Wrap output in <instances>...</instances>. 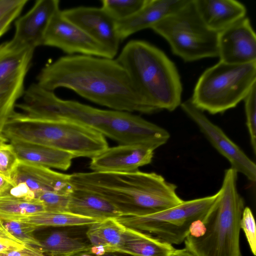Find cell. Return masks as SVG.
Listing matches in <instances>:
<instances>
[{
	"label": "cell",
	"instance_id": "23",
	"mask_svg": "<svg viewBox=\"0 0 256 256\" xmlns=\"http://www.w3.org/2000/svg\"><path fill=\"white\" fill-rule=\"evenodd\" d=\"M89 226L86 234L91 246H102L106 252H118L123 242L126 226L116 218H106Z\"/></svg>",
	"mask_w": 256,
	"mask_h": 256
},
{
	"label": "cell",
	"instance_id": "24",
	"mask_svg": "<svg viewBox=\"0 0 256 256\" xmlns=\"http://www.w3.org/2000/svg\"><path fill=\"white\" fill-rule=\"evenodd\" d=\"M40 241V248L47 256H74L81 252L88 253L91 247L90 244L63 230L53 231Z\"/></svg>",
	"mask_w": 256,
	"mask_h": 256
},
{
	"label": "cell",
	"instance_id": "36",
	"mask_svg": "<svg viewBox=\"0 0 256 256\" xmlns=\"http://www.w3.org/2000/svg\"><path fill=\"white\" fill-rule=\"evenodd\" d=\"M21 242L10 240L0 239V254L14 250H20L24 247Z\"/></svg>",
	"mask_w": 256,
	"mask_h": 256
},
{
	"label": "cell",
	"instance_id": "34",
	"mask_svg": "<svg viewBox=\"0 0 256 256\" xmlns=\"http://www.w3.org/2000/svg\"><path fill=\"white\" fill-rule=\"evenodd\" d=\"M28 0H0V20L14 10L24 7Z\"/></svg>",
	"mask_w": 256,
	"mask_h": 256
},
{
	"label": "cell",
	"instance_id": "18",
	"mask_svg": "<svg viewBox=\"0 0 256 256\" xmlns=\"http://www.w3.org/2000/svg\"><path fill=\"white\" fill-rule=\"evenodd\" d=\"M11 183L25 184L36 196L44 192H70L73 190L70 182V174L20 160L12 175Z\"/></svg>",
	"mask_w": 256,
	"mask_h": 256
},
{
	"label": "cell",
	"instance_id": "5",
	"mask_svg": "<svg viewBox=\"0 0 256 256\" xmlns=\"http://www.w3.org/2000/svg\"><path fill=\"white\" fill-rule=\"evenodd\" d=\"M2 135L18 140L54 148L74 158H92L108 148L104 136L83 124L70 120H33L15 112L6 124Z\"/></svg>",
	"mask_w": 256,
	"mask_h": 256
},
{
	"label": "cell",
	"instance_id": "14",
	"mask_svg": "<svg viewBox=\"0 0 256 256\" xmlns=\"http://www.w3.org/2000/svg\"><path fill=\"white\" fill-rule=\"evenodd\" d=\"M220 61L230 64L256 62V36L250 19L237 21L218 33Z\"/></svg>",
	"mask_w": 256,
	"mask_h": 256
},
{
	"label": "cell",
	"instance_id": "6",
	"mask_svg": "<svg viewBox=\"0 0 256 256\" xmlns=\"http://www.w3.org/2000/svg\"><path fill=\"white\" fill-rule=\"evenodd\" d=\"M256 84V62L230 64L219 61L200 76L192 98L193 104L212 114L235 108Z\"/></svg>",
	"mask_w": 256,
	"mask_h": 256
},
{
	"label": "cell",
	"instance_id": "32",
	"mask_svg": "<svg viewBox=\"0 0 256 256\" xmlns=\"http://www.w3.org/2000/svg\"><path fill=\"white\" fill-rule=\"evenodd\" d=\"M252 252L256 255V226L254 214L249 207H244L240 222Z\"/></svg>",
	"mask_w": 256,
	"mask_h": 256
},
{
	"label": "cell",
	"instance_id": "9",
	"mask_svg": "<svg viewBox=\"0 0 256 256\" xmlns=\"http://www.w3.org/2000/svg\"><path fill=\"white\" fill-rule=\"evenodd\" d=\"M34 50L11 40L0 44V135L24 94V80Z\"/></svg>",
	"mask_w": 256,
	"mask_h": 256
},
{
	"label": "cell",
	"instance_id": "39",
	"mask_svg": "<svg viewBox=\"0 0 256 256\" xmlns=\"http://www.w3.org/2000/svg\"><path fill=\"white\" fill-rule=\"evenodd\" d=\"M106 253V248L102 246H91L88 254L94 256H102Z\"/></svg>",
	"mask_w": 256,
	"mask_h": 256
},
{
	"label": "cell",
	"instance_id": "27",
	"mask_svg": "<svg viewBox=\"0 0 256 256\" xmlns=\"http://www.w3.org/2000/svg\"><path fill=\"white\" fill-rule=\"evenodd\" d=\"M148 0H103L102 8L116 22L128 18L137 13Z\"/></svg>",
	"mask_w": 256,
	"mask_h": 256
},
{
	"label": "cell",
	"instance_id": "2",
	"mask_svg": "<svg viewBox=\"0 0 256 256\" xmlns=\"http://www.w3.org/2000/svg\"><path fill=\"white\" fill-rule=\"evenodd\" d=\"M73 188L94 192L114 204L122 216L153 214L183 202L176 184L160 174L128 172H76L70 174Z\"/></svg>",
	"mask_w": 256,
	"mask_h": 256
},
{
	"label": "cell",
	"instance_id": "37",
	"mask_svg": "<svg viewBox=\"0 0 256 256\" xmlns=\"http://www.w3.org/2000/svg\"><path fill=\"white\" fill-rule=\"evenodd\" d=\"M205 230L206 227L202 220H198L191 224L188 236L194 238H198L204 234Z\"/></svg>",
	"mask_w": 256,
	"mask_h": 256
},
{
	"label": "cell",
	"instance_id": "38",
	"mask_svg": "<svg viewBox=\"0 0 256 256\" xmlns=\"http://www.w3.org/2000/svg\"><path fill=\"white\" fill-rule=\"evenodd\" d=\"M0 239L10 240L14 241L19 242L15 238L6 228L2 220H0Z\"/></svg>",
	"mask_w": 256,
	"mask_h": 256
},
{
	"label": "cell",
	"instance_id": "12",
	"mask_svg": "<svg viewBox=\"0 0 256 256\" xmlns=\"http://www.w3.org/2000/svg\"><path fill=\"white\" fill-rule=\"evenodd\" d=\"M42 45L54 47L64 52L114 58L108 51L58 10L52 18Z\"/></svg>",
	"mask_w": 256,
	"mask_h": 256
},
{
	"label": "cell",
	"instance_id": "11",
	"mask_svg": "<svg viewBox=\"0 0 256 256\" xmlns=\"http://www.w3.org/2000/svg\"><path fill=\"white\" fill-rule=\"evenodd\" d=\"M184 113L196 124L212 146L230 163L231 168L250 181L256 180V165L244 152L204 112L192 102L190 98L180 105Z\"/></svg>",
	"mask_w": 256,
	"mask_h": 256
},
{
	"label": "cell",
	"instance_id": "21",
	"mask_svg": "<svg viewBox=\"0 0 256 256\" xmlns=\"http://www.w3.org/2000/svg\"><path fill=\"white\" fill-rule=\"evenodd\" d=\"M68 212L101 220L122 216L106 199L92 192L74 188L70 194Z\"/></svg>",
	"mask_w": 256,
	"mask_h": 256
},
{
	"label": "cell",
	"instance_id": "43",
	"mask_svg": "<svg viewBox=\"0 0 256 256\" xmlns=\"http://www.w3.org/2000/svg\"><path fill=\"white\" fill-rule=\"evenodd\" d=\"M8 140L2 135H0V145L6 143Z\"/></svg>",
	"mask_w": 256,
	"mask_h": 256
},
{
	"label": "cell",
	"instance_id": "25",
	"mask_svg": "<svg viewBox=\"0 0 256 256\" xmlns=\"http://www.w3.org/2000/svg\"><path fill=\"white\" fill-rule=\"evenodd\" d=\"M18 220L38 228L46 226L63 227L90 226L102 220L84 216L69 212L45 211L21 218Z\"/></svg>",
	"mask_w": 256,
	"mask_h": 256
},
{
	"label": "cell",
	"instance_id": "7",
	"mask_svg": "<svg viewBox=\"0 0 256 256\" xmlns=\"http://www.w3.org/2000/svg\"><path fill=\"white\" fill-rule=\"evenodd\" d=\"M151 28L168 42L174 54L186 62L218 57V32L206 26L194 0Z\"/></svg>",
	"mask_w": 256,
	"mask_h": 256
},
{
	"label": "cell",
	"instance_id": "1",
	"mask_svg": "<svg viewBox=\"0 0 256 256\" xmlns=\"http://www.w3.org/2000/svg\"><path fill=\"white\" fill-rule=\"evenodd\" d=\"M37 84L50 91L64 88L112 110L151 114L125 69L116 60L75 54L45 66Z\"/></svg>",
	"mask_w": 256,
	"mask_h": 256
},
{
	"label": "cell",
	"instance_id": "33",
	"mask_svg": "<svg viewBox=\"0 0 256 256\" xmlns=\"http://www.w3.org/2000/svg\"><path fill=\"white\" fill-rule=\"evenodd\" d=\"M0 256H47L38 247L25 244L20 250H14L0 254Z\"/></svg>",
	"mask_w": 256,
	"mask_h": 256
},
{
	"label": "cell",
	"instance_id": "26",
	"mask_svg": "<svg viewBox=\"0 0 256 256\" xmlns=\"http://www.w3.org/2000/svg\"><path fill=\"white\" fill-rule=\"evenodd\" d=\"M45 211L44 205L38 200L30 202L0 196V220H18Z\"/></svg>",
	"mask_w": 256,
	"mask_h": 256
},
{
	"label": "cell",
	"instance_id": "8",
	"mask_svg": "<svg viewBox=\"0 0 256 256\" xmlns=\"http://www.w3.org/2000/svg\"><path fill=\"white\" fill-rule=\"evenodd\" d=\"M215 194L189 200L158 212L142 216H121L116 218L124 226L150 234L170 244L184 242L191 224L202 220L217 200Z\"/></svg>",
	"mask_w": 256,
	"mask_h": 256
},
{
	"label": "cell",
	"instance_id": "35",
	"mask_svg": "<svg viewBox=\"0 0 256 256\" xmlns=\"http://www.w3.org/2000/svg\"><path fill=\"white\" fill-rule=\"evenodd\" d=\"M23 8L14 10L0 20V37L9 30L12 23L18 16Z\"/></svg>",
	"mask_w": 256,
	"mask_h": 256
},
{
	"label": "cell",
	"instance_id": "30",
	"mask_svg": "<svg viewBox=\"0 0 256 256\" xmlns=\"http://www.w3.org/2000/svg\"><path fill=\"white\" fill-rule=\"evenodd\" d=\"M256 84L250 90L244 100L246 117V124L248 130L250 144L254 154L256 153Z\"/></svg>",
	"mask_w": 256,
	"mask_h": 256
},
{
	"label": "cell",
	"instance_id": "31",
	"mask_svg": "<svg viewBox=\"0 0 256 256\" xmlns=\"http://www.w3.org/2000/svg\"><path fill=\"white\" fill-rule=\"evenodd\" d=\"M19 162L10 143L0 145V174L10 182Z\"/></svg>",
	"mask_w": 256,
	"mask_h": 256
},
{
	"label": "cell",
	"instance_id": "29",
	"mask_svg": "<svg viewBox=\"0 0 256 256\" xmlns=\"http://www.w3.org/2000/svg\"><path fill=\"white\" fill-rule=\"evenodd\" d=\"M6 228L18 240L24 244L40 248V240L33 234L34 226L18 220H2Z\"/></svg>",
	"mask_w": 256,
	"mask_h": 256
},
{
	"label": "cell",
	"instance_id": "40",
	"mask_svg": "<svg viewBox=\"0 0 256 256\" xmlns=\"http://www.w3.org/2000/svg\"><path fill=\"white\" fill-rule=\"evenodd\" d=\"M169 256H196L186 247L182 249H175Z\"/></svg>",
	"mask_w": 256,
	"mask_h": 256
},
{
	"label": "cell",
	"instance_id": "42",
	"mask_svg": "<svg viewBox=\"0 0 256 256\" xmlns=\"http://www.w3.org/2000/svg\"><path fill=\"white\" fill-rule=\"evenodd\" d=\"M102 256H132L130 254L120 252H106Z\"/></svg>",
	"mask_w": 256,
	"mask_h": 256
},
{
	"label": "cell",
	"instance_id": "22",
	"mask_svg": "<svg viewBox=\"0 0 256 256\" xmlns=\"http://www.w3.org/2000/svg\"><path fill=\"white\" fill-rule=\"evenodd\" d=\"M174 250L172 244L150 234L126 227L118 252L132 256H169Z\"/></svg>",
	"mask_w": 256,
	"mask_h": 256
},
{
	"label": "cell",
	"instance_id": "41",
	"mask_svg": "<svg viewBox=\"0 0 256 256\" xmlns=\"http://www.w3.org/2000/svg\"><path fill=\"white\" fill-rule=\"evenodd\" d=\"M10 184L9 180L0 174V193L6 190Z\"/></svg>",
	"mask_w": 256,
	"mask_h": 256
},
{
	"label": "cell",
	"instance_id": "28",
	"mask_svg": "<svg viewBox=\"0 0 256 256\" xmlns=\"http://www.w3.org/2000/svg\"><path fill=\"white\" fill-rule=\"evenodd\" d=\"M71 192H41L36 194V200L44 205L46 212H68Z\"/></svg>",
	"mask_w": 256,
	"mask_h": 256
},
{
	"label": "cell",
	"instance_id": "13",
	"mask_svg": "<svg viewBox=\"0 0 256 256\" xmlns=\"http://www.w3.org/2000/svg\"><path fill=\"white\" fill-rule=\"evenodd\" d=\"M62 15L102 45L113 58L120 42L116 21L102 7L80 6L62 10Z\"/></svg>",
	"mask_w": 256,
	"mask_h": 256
},
{
	"label": "cell",
	"instance_id": "3",
	"mask_svg": "<svg viewBox=\"0 0 256 256\" xmlns=\"http://www.w3.org/2000/svg\"><path fill=\"white\" fill-rule=\"evenodd\" d=\"M116 60L151 114L172 112L180 105L182 86L180 74L161 50L146 41L132 40Z\"/></svg>",
	"mask_w": 256,
	"mask_h": 256
},
{
	"label": "cell",
	"instance_id": "4",
	"mask_svg": "<svg viewBox=\"0 0 256 256\" xmlns=\"http://www.w3.org/2000/svg\"><path fill=\"white\" fill-rule=\"evenodd\" d=\"M237 178L233 168L225 170L220 194L202 220L204 234L186 238L185 247L196 256H241L240 222L244 202L238 190Z\"/></svg>",
	"mask_w": 256,
	"mask_h": 256
},
{
	"label": "cell",
	"instance_id": "16",
	"mask_svg": "<svg viewBox=\"0 0 256 256\" xmlns=\"http://www.w3.org/2000/svg\"><path fill=\"white\" fill-rule=\"evenodd\" d=\"M60 9L58 0H38L25 14L16 19L10 40L15 44L35 49L42 45L50 21Z\"/></svg>",
	"mask_w": 256,
	"mask_h": 256
},
{
	"label": "cell",
	"instance_id": "19",
	"mask_svg": "<svg viewBox=\"0 0 256 256\" xmlns=\"http://www.w3.org/2000/svg\"><path fill=\"white\" fill-rule=\"evenodd\" d=\"M202 20L210 30L219 32L246 17V9L234 0H194Z\"/></svg>",
	"mask_w": 256,
	"mask_h": 256
},
{
	"label": "cell",
	"instance_id": "10",
	"mask_svg": "<svg viewBox=\"0 0 256 256\" xmlns=\"http://www.w3.org/2000/svg\"><path fill=\"white\" fill-rule=\"evenodd\" d=\"M100 133L119 144H142L154 150L170 138L166 129L130 112L106 110Z\"/></svg>",
	"mask_w": 256,
	"mask_h": 256
},
{
	"label": "cell",
	"instance_id": "15",
	"mask_svg": "<svg viewBox=\"0 0 256 256\" xmlns=\"http://www.w3.org/2000/svg\"><path fill=\"white\" fill-rule=\"evenodd\" d=\"M154 150L142 144H119L108 148L91 158L90 168L96 172H128L150 164Z\"/></svg>",
	"mask_w": 256,
	"mask_h": 256
},
{
	"label": "cell",
	"instance_id": "20",
	"mask_svg": "<svg viewBox=\"0 0 256 256\" xmlns=\"http://www.w3.org/2000/svg\"><path fill=\"white\" fill-rule=\"evenodd\" d=\"M9 141L19 160L26 162L66 170L74 158L70 154L54 148L21 140Z\"/></svg>",
	"mask_w": 256,
	"mask_h": 256
},
{
	"label": "cell",
	"instance_id": "17",
	"mask_svg": "<svg viewBox=\"0 0 256 256\" xmlns=\"http://www.w3.org/2000/svg\"><path fill=\"white\" fill-rule=\"evenodd\" d=\"M190 0H148L144 6L132 16L116 22V30L120 42L176 12Z\"/></svg>",
	"mask_w": 256,
	"mask_h": 256
},
{
	"label": "cell",
	"instance_id": "44",
	"mask_svg": "<svg viewBox=\"0 0 256 256\" xmlns=\"http://www.w3.org/2000/svg\"><path fill=\"white\" fill-rule=\"evenodd\" d=\"M74 256H94L90 254H88V252H81L80 254H76Z\"/></svg>",
	"mask_w": 256,
	"mask_h": 256
}]
</instances>
